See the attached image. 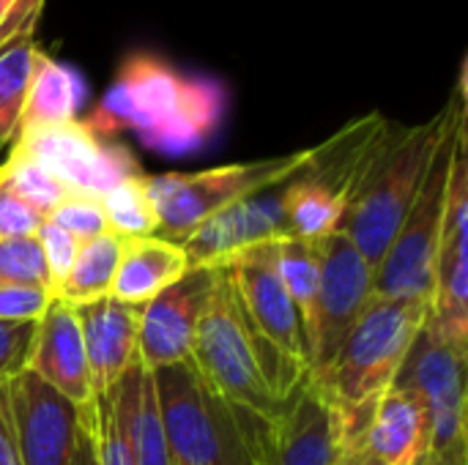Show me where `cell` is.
Returning <instances> with one entry per match:
<instances>
[{"label":"cell","instance_id":"obj_35","mask_svg":"<svg viewBox=\"0 0 468 465\" xmlns=\"http://www.w3.org/2000/svg\"><path fill=\"white\" fill-rule=\"evenodd\" d=\"M93 406V403H90ZM90 406L80 411V433H77V449L74 465H99L96 463V444H93V428H90Z\"/></svg>","mask_w":468,"mask_h":465},{"label":"cell","instance_id":"obj_12","mask_svg":"<svg viewBox=\"0 0 468 465\" xmlns=\"http://www.w3.org/2000/svg\"><path fill=\"white\" fill-rule=\"evenodd\" d=\"M277 244H258L239 255H233L228 263V271L236 282V291L261 332V337L296 370H302L310 378V345L307 332L302 323V315L288 296L280 269H277Z\"/></svg>","mask_w":468,"mask_h":465},{"label":"cell","instance_id":"obj_22","mask_svg":"<svg viewBox=\"0 0 468 465\" xmlns=\"http://www.w3.org/2000/svg\"><path fill=\"white\" fill-rule=\"evenodd\" d=\"M82 96H85V85L80 74L47 55L30 85V93L19 118V132L33 129V126L74 121Z\"/></svg>","mask_w":468,"mask_h":465},{"label":"cell","instance_id":"obj_8","mask_svg":"<svg viewBox=\"0 0 468 465\" xmlns=\"http://www.w3.org/2000/svg\"><path fill=\"white\" fill-rule=\"evenodd\" d=\"M466 354L431 321L417 334L395 384L422 395L431 414L428 465H466Z\"/></svg>","mask_w":468,"mask_h":465},{"label":"cell","instance_id":"obj_6","mask_svg":"<svg viewBox=\"0 0 468 465\" xmlns=\"http://www.w3.org/2000/svg\"><path fill=\"white\" fill-rule=\"evenodd\" d=\"M463 121H466V66L461 69L458 85L447 101V121L431 153L422 186L400 230L395 233L384 260L376 269V296L381 299H428L431 301L436 247H439L444 208H447L452 148H455V137Z\"/></svg>","mask_w":468,"mask_h":465},{"label":"cell","instance_id":"obj_34","mask_svg":"<svg viewBox=\"0 0 468 465\" xmlns=\"http://www.w3.org/2000/svg\"><path fill=\"white\" fill-rule=\"evenodd\" d=\"M337 465H378L376 460H370V455L365 452V447L359 441V428H343L340 425V455H337Z\"/></svg>","mask_w":468,"mask_h":465},{"label":"cell","instance_id":"obj_28","mask_svg":"<svg viewBox=\"0 0 468 465\" xmlns=\"http://www.w3.org/2000/svg\"><path fill=\"white\" fill-rule=\"evenodd\" d=\"M47 219L63 227L66 233H71L80 244H88L90 238L107 233V219L99 195L71 192Z\"/></svg>","mask_w":468,"mask_h":465},{"label":"cell","instance_id":"obj_4","mask_svg":"<svg viewBox=\"0 0 468 465\" xmlns=\"http://www.w3.org/2000/svg\"><path fill=\"white\" fill-rule=\"evenodd\" d=\"M428 315V299L376 296L332 365L307 378L310 386L340 417L370 414L381 395L395 386Z\"/></svg>","mask_w":468,"mask_h":465},{"label":"cell","instance_id":"obj_9","mask_svg":"<svg viewBox=\"0 0 468 465\" xmlns=\"http://www.w3.org/2000/svg\"><path fill=\"white\" fill-rule=\"evenodd\" d=\"M321 249V288L315 301V318L307 332L310 343V378L324 373L340 354L343 343L376 299V269L337 230L318 241Z\"/></svg>","mask_w":468,"mask_h":465},{"label":"cell","instance_id":"obj_21","mask_svg":"<svg viewBox=\"0 0 468 465\" xmlns=\"http://www.w3.org/2000/svg\"><path fill=\"white\" fill-rule=\"evenodd\" d=\"M36 22H25L16 33L0 41V140L11 145L19 132V118L47 52L36 44Z\"/></svg>","mask_w":468,"mask_h":465},{"label":"cell","instance_id":"obj_15","mask_svg":"<svg viewBox=\"0 0 468 465\" xmlns=\"http://www.w3.org/2000/svg\"><path fill=\"white\" fill-rule=\"evenodd\" d=\"M214 269H189L178 282L140 307L137 362L145 373L192 359L197 323L208 304Z\"/></svg>","mask_w":468,"mask_h":465},{"label":"cell","instance_id":"obj_32","mask_svg":"<svg viewBox=\"0 0 468 465\" xmlns=\"http://www.w3.org/2000/svg\"><path fill=\"white\" fill-rule=\"evenodd\" d=\"M44 225V217L27 206L0 175V241L36 236Z\"/></svg>","mask_w":468,"mask_h":465},{"label":"cell","instance_id":"obj_7","mask_svg":"<svg viewBox=\"0 0 468 465\" xmlns=\"http://www.w3.org/2000/svg\"><path fill=\"white\" fill-rule=\"evenodd\" d=\"M307 153L310 148L285 156L208 167L200 173L145 175V186L156 211V236L184 244L217 211L258 192L282 186L302 170Z\"/></svg>","mask_w":468,"mask_h":465},{"label":"cell","instance_id":"obj_36","mask_svg":"<svg viewBox=\"0 0 468 465\" xmlns=\"http://www.w3.org/2000/svg\"><path fill=\"white\" fill-rule=\"evenodd\" d=\"M0 465H19V458H16V447H14L11 417H8L5 384H0Z\"/></svg>","mask_w":468,"mask_h":465},{"label":"cell","instance_id":"obj_19","mask_svg":"<svg viewBox=\"0 0 468 465\" xmlns=\"http://www.w3.org/2000/svg\"><path fill=\"white\" fill-rule=\"evenodd\" d=\"M359 441L378 465H428L431 414L420 392L395 384L359 428Z\"/></svg>","mask_w":468,"mask_h":465},{"label":"cell","instance_id":"obj_27","mask_svg":"<svg viewBox=\"0 0 468 465\" xmlns=\"http://www.w3.org/2000/svg\"><path fill=\"white\" fill-rule=\"evenodd\" d=\"M0 282L49 291V277L36 236L0 241Z\"/></svg>","mask_w":468,"mask_h":465},{"label":"cell","instance_id":"obj_14","mask_svg":"<svg viewBox=\"0 0 468 465\" xmlns=\"http://www.w3.org/2000/svg\"><path fill=\"white\" fill-rule=\"evenodd\" d=\"M340 419L307 384L269 422H255L252 465H337Z\"/></svg>","mask_w":468,"mask_h":465},{"label":"cell","instance_id":"obj_10","mask_svg":"<svg viewBox=\"0 0 468 465\" xmlns=\"http://www.w3.org/2000/svg\"><path fill=\"white\" fill-rule=\"evenodd\" d=\"M8 151L27 156L49 170L71 192L104 195L118 181L137 175L140 167L123 145H112L80 118L16 132Z\"/></svg>","mask_w":468,"mask_h":465},{"label":"cell","instance_id":"obj_31","mask_svg":"<svg viewBox=\"0 0 468 465\" xmlns=\"http://www.w3.org/2000/svg\"><path fill=\"white\" fill-rule=\"evenodd\" d=\"M36 323L0 321V384L11 381L14 375L27 370L30 348H33V337H36Z\"/></svg>","mask_w":468,"mask_h":465},{"label":"cell","instance_id":"obj_17","mask_svg":"<svg viewBox=\"0 0 468 465\" xmlns=\"http://www.w3.org/2000/svg\"><path fill=\"white\" fill-rule=\"evenodd\" d=\"M27 370L60 397H66L74 408L82 411L93 403L82 332L71 304L60 299L49 301V307L36 323Z\"/></svg>","mask_w":468,"mask_h":465},{"label":"cell","instance_id":"obj_25","mask_svg":"<svg viewBox=\"0 0 468 465\" xmlns=\"http://www.w3.org/2000/svg\"><path fill=\"white\" fill-rule=\"evenodd\" d=\"M107 230L121 238H145L156 236V211L145 186V175H129L99 195Z\"/></svg>","mask_w":468,"mask_h":465},{"label":"cell","instance_id":"obj_5","mask_svg":"<svg viewBox=\"0 0 468 465\" xmlns=\"http://www.w3.org/2000/svg\"><path fill=\"white\" fill-rule=\"evenodd\" d=\"M151 378L170 463L252 465V430L258 419L228 406L192 362L162 367Z\"/></svg>","mask_w":468,"mask_h":465},{"label":"cell","instance_id":"obj_2","mask_svg":"<svg viewBox=\"0 0 468 465\" xmlns=\"http://www.w3.org/2000/svg\"><path fill=\"white\" fill-rule=\"evenodd\" d=\"M189 362L228 406L263 422L274 419L307 384V375L261 337L228 266H214Z\"/></svg>","mask_w":468,"mask_h":465},{"label":"cell","instance_id":"obj_16","mask_svg":"<svg viewBox=\"0 0 468 465\" xmlns=\"http://www.w3.org/2000/svg\"><path fill=\"white\" fill-rule=\"evenodd\" d=\"M282 238H291V227L280 200V186H274L208 217L181 244V249L189 269H214L250 247Z\"/></svg>","mask_w":468,"mask_h":465},{"label":"cell","instance_id":"obj_18","mask_svg":"<svg viewBox=\"0 0 468 465\" xmlns=\"http://www.w3.org/2000/svg\"><path fill=\"white\" fill-rule=\"evenodd\" d=\"M140 307L143 304L118 301L115 296H101L96 301L74 307L82 332L93 397L112 389L137 365Z\"/></svg>","mask_w":468,"mask_h":465},{"label":"cell","instance_id":"obj_20","mask_svg":"<svg viewBox=\"0 0 468 465\" xmlns=\"http://www.w3.org/2000/svg\"><path fill=\"white\" fill-rule=\"evenodd\" d=\"M189 271L181 244L162 236L126 238L110 296L126 304H145Z\"/></svg>","mask_w":468,"mask_h":465},{"label":"cell","instance_id":"obj_33","mask_svg":"<svg viewBox=\"0 0 468 465\" xmlns=\"http://www.w3.org/2000/svg\"><path fill=\"white\" fill-rule=\"evenodd\" d=\"M44 0H0V41L16 33L25 22L38 19Z\"/></svg>","mask_w":468,"mask_h":465},{"label":"cell","instance_id":"obj_1","mask_svg":"<svg viewBox=\"0 0 468 465\" xmlns=\"http://www.w3.org/2000/svg\"><path fill=\"white\" fill-rule=\"evenodd\" d=\"M225 112V88L206 77H189L170 63L137 52L129 55L115 82L82 121L99 137L134 132L159 153L200 148Z\"/></svg>","mask_w":468,"mask_h":465},{"label":"cell","instance_id":"obj_11","mask_svg":"<svg viewBox=\"0 0 468 465\" xmlns=\"http://www.w3.org/2000/svg\"><path fill=\"white\" fill-rule=\"evenodd\" d=\"M468 148L466 121L458 129L447 208L433 263V293L428 321L455 345L468 348Z\"/></svg>","mask_w":468,"mask_h":465},{"label":"cell","instance_id":"obj_13","mask_svg":"<svg viewBox=\"0 0 468 465\" xmlns=\"http://www.w3.org/2000/svg\"><path fill=\"white\" fill-rule=\"evenodd\" d=\"M5 400L19 465H74L80 408L30 370L5 381Z\"/></svg>","mask_w":468,"mask_h":465},{"label":"cell","instance_id":"obj_26","mask_svg":"<svg viewBox=\"0 0 468 465\" xmlns=\"http://www.w3.org/2000/svg\"><path fill=\"white\" fill-rule=\"evenodd\" d=\"M0 175L44 219L71 195V189L63 181H58L49 170H44L41 164L14 151H8V156L0 162Z\"/></svg>","mask_w":468,"mask_h":465},{"label":"cell","instance_id":"obj_3","mask_svg":"<svg viewBox=\"0 0 468 465\" xmlns=\"http://www.w3.org/2000/svg\"><path fill=\"white\" fill-rule=\"evenodd\" d=\"M447 121V104L425 123L398 126L387 121L359 181L351 195L343 233L367 258L373 269L384 260L395 233L400 230L439 143Z\"/></svg>","mask_w":468,"mask_h":465},{"label":"cell","instance_id":"obj_23","mask_svg":"<svg viewBox=\"0 0 468 465\" xmlns=\"http://www.w3.org/2000/svg\"><path fill=\"white\" fill-rule=\"evenodd\" d=\"M123 244H126V238L115 236L110 230L90 238L88 244H82L69 277L63 280V285L55 291L52 299H60V301L77 307V304H88L101 296H110Z\"/></svg>","mask_w":468,"mask_h":465},{"label":"cell","instance_id":"obj_29","mask_svg":"<svg viewBox=\"0 0 468 465\" xmlns=\"http://www.w3.org/2000/svg\"><path fill=\"white\" fill-rule=\"evenodd\" d=\"M36 238H38V247H41V255H44V266H47V277H49V293L55 296V291L69 277L82 244L71 233H66L63 227H58L49 219H44Z\"/></svg>","mask_w":468,"mask_h":465},{"label":"cell","instance_id":"obj_37","mask_svg":"<svg viewBox=\"0 0 468 465\" xmlns=\"http://www.w3.org/2000/svg\"><path fill=\"white\" fill-rule=\"evenodd\" d=\"M5 148H8V145H5V143H3V140H0V153H3V151H5Z\"/></svg>","mask_w":468,"mask_h":465},{"label":"cell","instance_id":"obj_24","mask_svg":"<svg viewBox=\"0 0 468 465\" xmlns=\"http://www.w3.org/2000/svg\"><path fill=\"white\" fill-rule=\"evenodd\" d=\"M277 269L280 280L293 299L304 332H310L313 318H315V301H318V288H321V249L313 241L302 238H282L277 244ZM310 345V343H307Z\"/></svg>","mask_w":468,"mask_h":465},{"label":"cell","instance_id":"obj_30","mask_svg":"<svg viewBox=\"0 0 468 465\" xmlns=\"http://www.w3.org/2000/svg\"><path fill=\"white\" fill-rule=\"evenodd\" d=\"M52 293L30 285L0 282V321L8 323H36L49 307Z\"/></svg>","mask_w":468,"mask_h":465}]
</instances>
